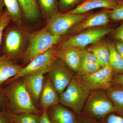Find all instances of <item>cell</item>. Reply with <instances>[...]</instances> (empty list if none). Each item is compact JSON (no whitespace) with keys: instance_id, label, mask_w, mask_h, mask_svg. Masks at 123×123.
Wrapping results in <instances>:
<instances>
[{"instance_id":"cell-1","label":"cell","mask_w":123,"mask_h":123,"mask_svg":"<svg viewBox=\"0 0 123 123\" xmlns=\"http://www.w3.org/2000/svg\"><path fill=\"white\" fill-rule=\"evenodd\" d=\"M9 102L8 111L13 114L32 113L41 115L27 90L21 78L7 81L2 85Z\"/></svg>"},{"instance_id":"cell-2","label":"cell","mask_w":123,"mask_h":123,"mask_svg":"<svg viewBox=\"0 0 123 123\" xmlns=\"http://www.w3.org/2000/svg\"><path fill=\"white\" fill-rule=\"evenodd\" d=\"M91 92L75 74L66 89L59 94L60 104L78 115L81 114Z\"/></svg>"},{"instance_id":"cell-3","label":"cell","mask_w":123,"mask_h":123,"mask_svg":"<svg viewBox=\"0 0 123 123\" xmlns=\"http://www.w3.org/2000/svg\"><path fill=\"white\" fill-rule=\"evenodd\" d=\"M63 38L50 33L45 28L33 33L30 37L27 48L21 56L23 63L27 65L36 56L55 47Z\"/></svg>"},{"instance_id":"cell-4","label":"cell","mask_w":123,"mask_h":123,"mask_svg":"<svg viewBox=\"0 0 123 123\" xmlns=\"http://www.w3.org/2000/svg\"><path fill=\"white\" fill-rule=\"evenodd\" d=\"M116 112L106 91H91L86 99L81 114L100 121L108 115Z\"/></svg>"},{"instance_id":"cell-5","label":"cell","mask_w":123,"mask_h":123,"mask_svg":"<svg viewBox=\"0 0 123 123\" xmlns=\"http://www.w3.org/2000/svg\"><path fill=\"white\" fill-rule=\"evenodd\" d=\"M114 29L105 26L99 27L84 31L75 35L69 36L60 44L59 49L75 47L84 49L101 40L111 33Z\"/></svg>"},{"instance_id":"cell-6","label":"cell","mask_w":123,"mask_h":123,"mask_svg":"<svg viewBox=\"0 0 123 123\" xmlns=\"http://www.w3.org/2000/svg\"><path fill=\"white\" fill-rule=\"evenodd\" d=\"M93 12L77 14L59 12L48 21L45 29L53 34L63 36L74 25Z\"/></svg>"},{"instance_id":"cell-7","label":"cell","mask_w":123,"mask_h":123,"mask_svg":"<svg viewBox=\"0 0 123 123\" xmlns=\"http://www.w3.org/2000/svg\"><path fill=\"white\" fill-rule=\"evenodd\" d=\"M115 74L108 65L94 73L77 76L81 82L92 91L98 90H107L112 86Z\"/></svg>"},{"instance_id":"cell-8","label":"cell","mask_w":123,"mask_h":123,"mask_svg":"<svg viewBox=\"0 0 123 123\" xmlns=\"http://www.w3.org/2000/svg\"><path fill=\"white\" fill-rule=\"evenodd\" d=\"M48 73L51 82L59 94L66 89L75 75L63 62L59 59L52 64Z\"/></svg>"},{"instance_id":"cell-9","label":"cell","mask_w":123,"mask_h":123,"mask_svg":"<svg viewBox=\"0 0 123 123\" xmlns=\"http://www.w3.org/2000/svg\"><path fill=\"white\" fill-rule=\"evenodd\" d=\"M57 51V49L54 47L44 53L36 56L26 66L23 67L17 75L7 81L15 80L43 69L50 68L58 59Z\"/></svg>"},{"instance_id":"cell-10","label":"cell","mask_w":123,"mask_h":123,"mask_svg":"<svg viewBox=\"0 0 123 123\" xmlns=\"http://www.w3.org/2000/svg\"><path fill=\"white\" fill-rule=\"evenodd\" d=\"M109 10L103 9L97 12L94 11L74 25L65 35L72 36L89 29L106 26L110 22Z\"/></svg>"},{"instance_id":"cell-11","label":"cell","mask_w":123,"mask_h":123,"mask_svg":"<svg viewBox=\"0 0 123 123\" xmlns=\"http://www.w3.org/2000/svg\"><path fill=\"white\" fill-rule=\"evenodd\" d=\"M25 36L22 31L18 28L10 29L5 38V55L3 56L13 59L23 54Z\"/></svg>"},{"instance_id":"cell-12","label":"cell","mask_w":123,"mask_h":123,"mask_svg":"<svg viewBox=\"0 0 123 123\" xmlns=\"http://www.w3.org/2000/svg\"><path fill=\"white\" fill-rule=\"evenodd\" d=\"M50 68L43 69L21 77L26 89L35 105L38 104L44 85V75L49 73Z\"/></svg>"},{"instance_id":"cell-13","label":"cell","mask_w":123,"mask_h":123,"mask_svg":"<svg viewBox=\"0 0 123 123\" xmlns=\"http://www.w3.org/2000/svg\"><path fill=\"white\" fill-rule=\"evenodd\" d=\"M51 107L47 111L52 123H77V115L72 110L61 104Z\"/></svg>"},{"instance_id":"cell-14","label":"cell","mask_w":123,"mask_h":123,"mask_svg":"<svg viewBox=\"0 0 123 123\" xmlns=\"http://www.w3.org/2000/svg\"><path fill=\"white\" fill-rule=\"evenodd\" d=\"M117 0H82L72 10L68 12L73 14H83L93 11L95 9L112 10L115 7Z\"/></svg>"},{"instance_id":"cell-15","label":"cell","mask_w":123,"mask_h":123,"mask_svg":"<svg viewBox=\"0 0 123 123\" xmlns=\"http://www.w3.org/2000/svg\"><path fill=\"white\" fill-rule=\"evenodd\" d=\"M82 50L75 47L64 49L57 48V58L63 62L76 74L78 72L80 66Z\"/></svg>"},{"instance_id":"cell-16","label":"cell","mask_w":123,"mask_h":123,"mask_svg":"<svg viewBox=\"0 0 123 123\" xmlns=\"http://www.w3.org/2000/svg\"><path fill=\"white\" fill-rule=\"evenodd\" d=\"M40 104L42 110H47L49 108L60 104L59 94L48 78L43 87L40 97Z\"/></svg>"},{"instance_id":"cell-17","label":"cell","mask_w":123,"mask_h":123,"mask_svg":"<svg viewBox=\"0 0 123 123\" xmlns=\"http://www.w3.org/2000/svg\"><path fill=\"white\" fill-rule=\"evenodd\" d=\"M102 68L94 55L86 49H82L80 62L77 76H82L94 73Z\"/></svg>"},{"instance_id":"cell-18","label":"cell","mask_w":123,"mask_h":123,"mask_svg":"<svg viewBox=\"0 0 123 123\" xmlns=\"http://www.w3.org/2000/svg\"><path fill=\"white\" fill-rule=\"evenodd\" d=\"M23 68L12 59L0 56V87L9 79L17 75Z\"/></svg>"},{"instance_id":"cell-19","label":"cell","mask_w":123,"mask_h":123,"mask_svg":"<svg viewBox=\"0 0 123 123\" xmlns=\"http://www.w3.org/2000/svg\"><path fill=\"white\" fill-rule=\"evenodd\" d=\"M86 48L94 55L101 68L109 65L110 51L105 41L101 40Z\"/></svg>"},{"instance_id":"cell-20","label":"cell","mask_w":123,"mask_h":123,"mask_svg":"<svg viewBox=\"0 0 123 123\" xmlns=\"http://www.w3.org/2000/svg\"><path fill=\"white\" fill-rule=\"evenodd\" d=\"M22 14L27 21L34 22L40 14V8L36 0H18Z\"/></svg>"},{"instance_id":"cell-21","label":"cell","mask_w":123,"mask_h":123,"mask_svg":"<svg viewBox=\"0 0 123 123\" xmlns=\"http://www.w3.org/2000/svg\"><path fill=\"white\" fill-rule=\"evenodd\" d=\"M110 51L109 65L115 74H123V58L117 50L114 43H108Z\"/></svg>"},{"instance_id":"cell-22","label":"cell","mask_w":123,"mask_h":123,"mask_svg":"<svg viewBox=\"0 0 123 123\" xmlns=\"http://www.w3.org/2000/svg\"><path fill=\"white\" fill-rule=\"evenodd\" d=\"M116 112L123 115V87L113 85L106 91Z\"/></svg>"},{"instance_id":"cell-23","label":"cell","mask_w":123,"mask_h":123,"mask_svg":"<svg viewBox=\"0 0 123 123\" xmlns=\"http://www.w3.org/2000/svg\"><path fill=\"white\" fill-rule=\"evenodd\" d=\"M40 10L47 21L59 12V0H36Z\"/></svg>"},{"instance_id":"cell-24","label":"cell","mask_w":123,"mask_h":123,"mask_svg":"<svg viewBox=\"0 0 123 123\" xmlns=\"http://www.w3.org/2000/svg\"><path fill=\"white\" fill-rule=\"evenodd\" d=\"M6 9L11 19L18 24L22 22V13L18 0H4Z\"/></svg>"},{"instance_id":"cell-25","label":"cell","mask_w":123,"mask_h":123,"mask_svg":"<svg viewBox=\"0 0 123 123\" xmlns=\"http://www.w3.org/2000/svg\"><path fill=\"white\" fill-rule=\"evenodd\" d=\"M41 115L23 113L15 115V123H39Z\"/></svg>"},{"instance_id":"cell-26","label":"cell","mask_w":123,"mask_h":123,"mask_svg":"<svg viewBox=\"0 0 123 123\" xmlns=\"http://www.w3.org/2000/svg\"><path fill=\"white\" fill-rule=\"evenodd\" d=\"M82 0H59V12L65 13L69 12L76 7Z\"/></svg>"},{"instance_id":"cell-27","label":"cell","mask_w":123,"mask_h":123,"mask_svg":"<svg viewBox=\"0 0 123 123\" xmlns=\"http://www.w3.org/2000/svg\"><path fill=\"white\" fill-rule=\"evenodd\" d=\"M109 15L110 20L123 21V0H117L115 7L109 10Z\"/></svg>"},{"instance_id":"cell-28","label":"cell","mask_w":123,"mask_h":123,"mask_svg":"<svg viewBox=\"0 0 123 123\" xmlns=\"http://www.w3.org/2000/svg\"><path fill=\"white\" fill-rule=\"evenodd\" d=\"M11 20V16L6 9L0 17V45L1 43L3 31L8 25Z\"/></svg>"},{"instance_id":"cell-29","label":"cell","mask_w":123,"mask_h":123,"mask_svg":"<svg viewBox=\"0 0 123 123\" xmlns=\"http://www.w3.org/2000/svg\"><path fill=\"white\" fill-rule=\"evenodd\" d=\"M100 122L101 123H123V115L116 112H111Z\"/></svg>"},{"instance_id":"cell-30","label":"cell","mask_w":123,"mask_h":123,"mask_svg":"<svg viewBox=\"0 0 123 123\" xmlns=\"http://www.w3.org/2000/svg\"><path fill=\"white\" fill-rule=\"evenodd\" d=\"M9 105L8 99L4 89L0 87V111H8Z\"/></svg>"},{"instance_id":"cell-31","label":"cell","mask_w":123,"mask_h":123,"mask_svg":"<svg viewBox=\"0 0 123 123\" xmlns=\"http://www.w3.org/2000/svg\"><path fill=\"white\" fill-rule=\"evenodd\" d=\"M15 115L8 111H0V123H15Z\"/></svg>"},{"instance_id":"cell-32","label":"cell","mask_w":123,"mask_h":123,"mask_svg":"<svg viewBox=\"0 0 123 123\" xmlns=\"http://www.w3.org/2000/svg\"><path fill=\"white\" fill-rule=\"evenodd\" d=\"M113 38L116 40L123 42V22L111 33Z\"/></svg>"},{"instance_id":"cell-33","label":"cell","mask_w":123,"mask_h":123,"mask_svg":"<svg viewBox=\"0 0 123 123\" xmlns=\"http://www.w3.org/2000/svg\"><path fill=\"white\" fill-rule=\"evenodd\" d=\"M77 123H101L100 121L81 114L77 115Z\"/></svg>"},{"instance_id":"cell-34","label":"cell","mask_w":123,"mask_h":123,"mask_svg":"<svg viewBox=\"0 0 123 123\" xmlns=\"http://www.w3.org/2000/svg\"><path fill=\"white\" fill-rule=\"evenodd\" d=\"M123 87V74H115L113 78L112 86Z\"/></svg>"},{"instance_id":"cell-35","label":"cell","mask_w":123,"mask_h":123,"mask_svg":"<svg viewBox=\"0 0 123 123\" xmlns=\"http://www.w3.org/2000/svg\"><path fill=\"white\" fill-rule=\"evenodd\" d=\"M47 111V110H46L42 111L39 123H52L49 118Z\"/></svg>"},{"instance_id":"cell-36","label":"cell","mask_w":123,"mask_h":123,"mask_svg":"<svg viewBox=\"0 0 123 123\" xmlns=\"http://www.w3.org/2000/svg\"><path fill=\"white\" fill-rule=\"evenodd\" d=\"M114 43L117 50L123 58V42L116 40Z\"/></svg>"},{"instance_id":"cell-37","label":"cell","mask_w":123,"mask_h":123,"mask_svg":"<svg viewBox=\"0 0 123 123\" xmlns=\"http://www.w3.org/2000/svg\"><path fill=\"white\" fill-rule=\"evenodd\" d=\"M5 6L4 0H0V17L3 13V9Z\"/></svg>"}]
</instances>
